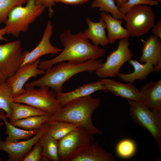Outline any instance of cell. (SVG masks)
<instances>
[{"mask_svg":"<svg viewBox=\"0 0 161 161\" xmlns=\"http://www.w3.org/2000/svg\"><path fill=\"white\" fill-rule=\"evenodd\" d=\"M59 38L64 49L53 58L40 61L38 67L41 69L45 71L56 64L66 61L82 63L91 59H99L105 54V49L91 43L83 32L73 34L67 30Z\"/></svg>","mask_w":161,"mask_h":161,"instance_id":"obj_1","label":"cell"},{"mask_svg":"<svg viewBox=\"0 0 161 161\" xmlns=\"http://www.w3.org/2000/svg\"><path fill=\"white\" fill-rule=\"evenodd\" d=\"M103 64L99 59H91L82 63L61 62L45 70L43 76L40 78L25 84V87L47 86L56 95L62 92L63 84L72 76L82 72L95 71Z\"/></svg>","mask_w":161,"mask_h":161,"instance_id":"obj_2","label":"cell"},{"mask_svg":"<svg viewBox=\"0 0 161 161\" xmlns=\"http://www.w3.org/2000/svg\"><path fill=\"white\" fill-rule=\"evenodd\" d=\"M100 99L91 95L79 98L68 103L54 115L50 116L45 123L62 121L77 124L93 135L103 132L93 124L91 117L100 106Z\"/></svg>","mask_w":161,"mask_h":161,"instance_id":"obj_3","label":"cell"},{"mask_svg":"<svg viewBox=\"0 0 161 161\" xmlns=\"http://www.w3.org/2000/svg\"><path fill=\"white\" fill-rule=\"evenodd\" d=\"M24 7L20 5L10 13L5 22L6 34L18 37L21 32H25L29 25L44 12L45 7L35 4V0H27Z\"/></svg>","mask_w":161,"mask_h":161,"instance_id":"obj_4","label":"cell"},{"mask_svg":"<svg viewBox=\"0 0 161 161\" xmlns=\"http://www.w3.org/2000/svg\"><path fill=\"white\" fill-rule=\"evenodd\" d=\"M133 120L151 133L161 151V111L150 110L142 101L127 100Z\"/></svg>","mask_w":161,"mask_h":161,"instance_id":"obj_5","label":"cell"},{"mask_svg":"<svg viewBox=\"0 0 161 161\" xmlns=\"http://www.w3.org/2000/svg\"><path fill=\"white\" fill-rule=\"evenodd\" d=\"M13 101L32 106L50 116L58 112L62 107L56 98V95L47 86H41L38 89L26 87L23 94L13 98Z\"/></svg>","mask_w":161,"mask_h":161,"instance_id":"obj_6","label":"cell"},{"mask_svg":"<svg viewBox=\"0 0 161 161\" xmlns=\"http://www.w3.org/2000/svg\"><path fill=\"white\" fill-rule=\"evenodd\" d=\"M93 135L79 126L58 140L59 161H71L94 142Z\"/></svg>","mask_w":161,"mask_h":161,"instance_id":"obj_7","label":"cell"},{"mask_svg":"<svg viewBox=\"0 0 161 161\" xmlns=\"http://www.w3.org/2000/svg\"><path fill=\"white\" fill-rule=\"evenodd\" d=\"M154 13L146 4L135 6L125 15L126 29L130 36L138 37L148 33L155 24Z\"/></svg>","mask_w":161,"mask_h":161,"instance_id":"obj_8","label":"cell"},{"mask_svg":"<svg viewBox=\"0 0 161 161\" xmlns=\"http://www.w3.org/2000/svg\"><path fill=\"white\" fill-rule=\"evenodd\" d=\"M129 45V38L120 40L117 49L109 54L105 62L95 71L100 78L102 79L117 76L122 66L133 56Z\"/></svg>","mask_w":161,"mask_h":161,"instance_id":"obj_9","label":"cell"},{"mask_svg":"<svg viewBox=\"0 0 161 161\" xmlns=\"http://www.w3.org/2000/svg\"><path fill=\"white\" fill-rule=\"evenodd\" d=\"M29 52L22 51L19 40L0 45V69L7 79L21 66Z\"/></svg>","mask_w":161,"mask_h":161,"instance_id":"obj_10","label":"cell"},{"mask_svg":"<svg viewBox=\"0 0 161 161\" xmlns=\"http://www.w3.org/2000/svg\"><path fill=\"white\" fill-rule=\"evenodd\" d=\"M48 123L43 124L37 133L26 140L11 143L0 140V150L4 151L8 154V161H22L25 156L40 137L47 132Z\"/></svg>","mask_w":161,"mask_h":161,"instance_id":"obj_11","label":"cell"},{"mask_svg":"<svg viewBox=\"0 0 161 161\" xmlns=\"http://www.w3.org/2000/svg\"><path fill=\"white\" fill-rule=\"evenodd\" d=\"M40 61L38 59L32 63L21 66L13 75L7 79L6 82L12 89L13 98L24 92V86L29 79L44 74L45 71L38 67Z\"/></svg>","mask_w":161,"mask_h":161,"instance_id":"obj_12","label":"cell"},{"mask_svg":"<svg viewBox=\"0 0 161 161\" xmlns=\"http://www.w3.org/2000/svg\"><path fill=\"white\" fill-rule=\"evenodd\" d=\"M53 29V26L51 22L48 21L40 41L33 50L28 53L21 66L32 63L43 55L59 54L62 51V49L53 46L50 42Z\"/></svg>","mask_w":161,"mask_h":161,"instance_id":"obj_13","label":"cell"},{"mask_svg":"<svg viewBox=\"0 0 161 161\" xmlns=\"http://www.w3.org/2000/svg\"><path fill=\"white\" fill-rule=\"evenodd\" d=\"M101 80L105 88L104 92H109L127 100L141 101L140 91L132 83H124L107 78Z\"/></svg>","mask_w":161,"mask_h":161,"instance_id":"obj_14","label":"cell"},{"mask_svg":"<svg viewBox=\"0 0 161 161\" xmlns=\"http://www.w3.org/2000/svg\"><path fill=\"white\" fill-rule=\"evenodd\" d=\"M105 90L101 80L86 83L69 92L58 93L56 95V98L62 107L72 100L91 95L96 91L99 90L104 91Z\"/></svg>","mask_w":161,"mask_h":161,"instance_id":"obj_15","label":"cell"},{"mask_svg":"<svg viewBox=\"0 0 161 161\" xmlns=\"http://www.w3.org/2000/svg\"><path fill=\"white\" fill-rule=\"evenodd\" d=\"M141 101L148 108L161 111V79L145 84L140 91Z\"/></svg>","mask_w":161,"mask_h":161,"instance_id":"obj_16","label":"cell"},{"mask_svg":"<svg viewBox=\"0 0 161 161\" xmlns=\"http://www.w3.org/2000/svg\"><path fill=\"white\" fill-rule=\"evenodd\" d=\"M100 16L106 24L109 44H113L117 40L130 36L127 30L122 26V20L116 19L109 13L103 12H101Z\"/></svg>","mask_w":161,"mask_h":161,"instance_id":"obj_17","label":"cell"},{"mask_svg":"<svg viewBox=\"0 0 161 161\" xmlns=\"http://www.w3.org/2000/svg\"><path fill=\"white\" fill-rule=\"evenodd\" d=\"M86 21L88 27L83 32L86 37L90 39L95 45H107L109 42L105 31L106 25L104 21L100 18L98 22H95L87 17Z\"/></svg>","mask_w":161,"mask_h":161,"instance_id":"obj_18","label":"cell"},{"mask_svg":"<svg viewBox=\"0 0 161 161\" xmlns=\"http://www.w3.org/2000/svg\"><path fill=\"white\" fill-rule=\"evenodd\" d=\"M140 62H150L154 66L161 61V39L153 35L143 41Z\"/></svg>","mask_w":161,"mask_h":161,"instance_id":"obj_19","label":"cell"},{"mask_svg":"<svg viewBox=\"0 0 161 161\" xmlns=\"http://www.w3.org/2000/svg\"><path fill=\"white\" fill-rule=\"evenodd\" d=\"M111 153L106 151L94 142L71 161H115Z\"/></svg>","mask_w":161,"mask_h":161,"instance_id":"obj_20","label":"cell"},{"mask_svg":"<svg viewBox=\"0 0 161 161\" xmlns=\"http://www.w3.org/2000/svg\"><path fill=\"white\" fill-rule=\"evenodd\" d=\"M129 62L133 67L134 72L129 74L119 72L117 75L126 82L132 83L137 80L145 79L149 74L153 72L154 66L150 62L141 64L137 60L131 59L129 61Z\"/></svg>","mask_w":161,"mask_h":161,"instance_id":"obj_21","label":"cell"},{"mask_svg":"<svg viewBox=\"0 0 161 161\" xmlns=\"http://www.w3.org/2000/svg\"><path fill=\"white\" fill-rule=\"evenodd\" d=\"M4 110L1 109L2 120L6 127V133L7 136L5 141L11 143L18 142L20 140L30 139L36 134L39 129L27 130L17 128L8 122L4 114Z\"/></svg>","mask_w":161,"mask_h":161,"instance_id":"obj_22","label":"cell"},{"mask_svg":"<svg viewBox=\"0 0 161 161\" xmlns=\"http://www.w3.org/2000/svg\"><path fill=\"white\" fill-rule=\"evenodd\" d=\"M42 146V160L47 161H58V140L46 132L40 137Z\"/></svg>","mask_w":161,"mask_h":161,"instance_id":"obj_23","label":"cell"},{"mask_svg":"<svg viewBox=\"0 0 161 161\" xmlns=\"http://www.w3.org/2000/svg\"><path fill=\"white\" fill-rule=\"evenodd\" d=\"M12 113L9 119L12 122L31 116L48 114L46 112L26 104L13 101L11 104Z\"/></svg>","mask_w":161,"mask_h":161,"instance_id":"obj_24","label":"cell"},{"mask_svg":"<svg viewBox=\"0 0 161 161\" xmlns=\"http://www.w3.org/2000/svg\"><path fill=\"white\" fill-rule=\"evenodd\" d=\"M47 123L48 127L46 133L58 140L80 126L76 124L62 121Z\"/></svg>","mask_w":161,"mask_h":161,"instance_id":"obj_25","label":"cell"},{"mask_svg":"<svg viewBox=\"0 0 161 161\" xmlns=\"http://www.w3.org/2000/svg\"><path fill=\"white\" fill-rule=\"evenodd\" d=\"M49 117L48 114L36 115L9 122L14 126L23 129L27 130L38 129L45 123Z\"/></svg>","mask_w":161,"mask_h":161,"instance_id":"obj_26","label":"cell"},{"mask_svg":"<svg viewBox=\"0 0 161 161\" xmlns=\"http://www.w3.org/2000/svg\"><path fill=\"white\" fill-rule=\"evenodd\" d=\"M12 90L6 81L0 85V109L6 114L7 118H10L12 113L11 104L13 102Z\"/></svg>","mask_w":161,"mask_h":161,"instance_id":"obj_27","label":"cell"},{"mask_svg":"<svg viewBox=\"0 0 161 161\" xmlns=\"http://www.w3.org/2000/svg\"><path fill=\"white\" fill-rule=\"evenodd\" d=\"M90 6L92 8H98L100 11L110 13L114 18L118 19H123L124 15L119 10L115 4L114 0H94Z\"/></svg>","mask_w":161,"mask_h":161,"instance_id":"obj_28","label":"cell"},{"mask_svg":"<svg viewBox=\"0 0 161 161\" xmlns=\"http://www.w3.org/2000/svg\"><path fill=\"white\" fill-rule=\"evenodd\" d=\"M137 150L134 142L130 139H124L119 141L116 147V152L120 157L129 159L134 156Z\"/></svg>","mask_w":161,"mask_h":161,"instance_id":"obj_29","label":"cell"},{"mask_svg":"<svg viewBox=\"0 0 161 161\" xmlns=\"http://www.w3.org/2000/svg\"><path fill=\"white\" fill-rule=\"evenodd\" d=\"M27 0H0V24L5 23L11 11L16 7L22 5Z\"/></svg>","mask_w":161,"mask_h":161,"instance_id":"obj_30","label":"cell"},{"mask_svg":"<svg viewBox=\"0 0 161 161\" xmlns=\"http://www.w3.org/2000/svg\"><path fill=\"white\" fill-rule=\"evenodd\" d=\"M159 3L156 0H128L119 7L120 12L125 15L133 7L139 5L146 4L151 6H158Z\"/></svg>","mask_w":161,"mask_h":161,"instance_id":"obj_31","label":"cell"},{"mask_svg":"<svg viewBox=\"0 0 161 161\" xmlns=\"http://www.w3.org/2000/svg\"><path fill=\"white\" fill-rule=\"evenodd\" d=\"M35 145L32 150L25 156L23 161H39L41 160L42 146L40 139Z\"/></svg>","mask_w":161,"mask_h":161,"instance_id":"obj_32","label":"cell"},{"mask_svg":"<svg viewBox=\"0 0 161 161\" xmlns=\"http://www.w3.org/2000/svg\"><path fill=\"white\" fill-rule=\"evenodd\" d=\"M36 4L41 5L48 8V16L51 17L53 13V7L55 5L54 0H35Z\"/></svg>","mask_w":161,"mask_h":161,"instance_id":"obj_33","label":"cell"},{"mask_svg":"<svg viewBox=\"0 0 161 161\" xmlns=\"http://www.w3.org/2000/svg\"><path fill=\"white\" fill-rule=\"evenodd\" d=\"M151 30L153 35L161 39V20L158 21L155 24Z\"/></svg>","mask_w":161,"mask_h":161,"instance_id":"obj_34","label":"cell"},{"mask_svg":"<svg viewBox=\"0 0 161 161\" xmlns=\"http://www.w3.org/2000/svg\"><path fill=\"white\" fill-rule=\"evenodd\" d=\"M54 1L56 3L60 2L67 4L76 5L86 3L89 0H54Z\"/></svg>","mask_w":161,"mask_h":161,"instance_id":"obj_35","label":"cell"},{"mask_svg":"<svg viewBox=\"0 0 161 161\" xmlns=\"http://www.w3.org/2000/svg\"><path fill=\"white\" fill-rule=\"evenodd\" d=\"M161 70V61H159L156 65L154 66L153 72H158Z\"/></svg>","mask_w":161,"mask_h":161,"instance_id":"obj_36","label":"cell"},{"mask_svg":"<svg viewBox=\"0 0 161 161\" xmlns=\"http://www.w3.org/2000/svg\"><path fill=\"white\" fill-rule=\"evenodd\" d=\"M5 34H6V32L5 29L4 27L0 29V41H7V39L4 38L3 37V35Z\"/></svg>","mask_w":161,"mask_h":161,"instance_id":"obj_37","label":"cell"},{"mask_svg":"<svg viewBox=\"0 0 161 161\" xmlns=\"http://www.w3.org/2000/svg\"><path fill=\"white\" fill-rule=\"evenodd\" d=\"M7 79V78L0 69V85L3 83L6 82Z\"/></svg>","mask_w":161,"mask_h":161,"instance_id":"obj_38","label":"cell"},{"mask_svg":"<svg viewBox=\"0 0 161 161\" xmlns=\"http://www.w3.org/2000/svg\"><path fill=\"white\" fill-rule=\"evenodd\" d=\"M117 4V6L120 7L126 2L128 0H114Z\"/></svg>","mask_w":161,"mask_h":161,"instance_id":"obj_39","label":"cell"},{"mask_svg":"<svg viewBox=\"0 0 161 161\" xmlns=\"http://www.w3.org/2000/svg\"><path fill=\"white\" fill-rule=\"evenodd\" d=\"M2 115L0 112V121L1 120H2Z\"/></svg>","mask_w":161,"mask_h":161,"instance_id":"obj_40","label":"cell"},{"mask_svg":"<svg viewBox=\"0 0 161 161\" xmlns=\"http://www.w3.org/2000/svg\"><path fill=\"white\" fill-rule=\"evenodd\" d=\"M3 123L1 122L0 121V128L1 126L3 125Z\"/></svg>","mask_w":161,"mask_h":161,"instance_id":"obj_41","label":"cell"},{"mask_svg":"<svg viewBox=\"0 0 161 161\" xmlns=\"http://www.w3.org/2000/svg\"><path fill=\"white\" fill-rule=\"evenodd\" d=\"M159 3L161 2V0H156Z\"/></svg>","mask_w":161,"mask_h":161,"instance_id":"obj_42","label":"cell"}]
</instances>
